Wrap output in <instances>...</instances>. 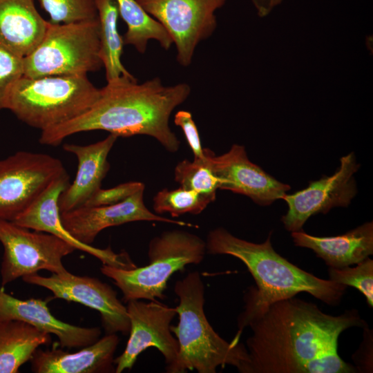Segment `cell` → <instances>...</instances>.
Returning <instances> with one entry per match:
<instances>
[{
  "label": "cell",
  "mask_w": 373,
  "mask_h": 373,
  "mask_svg": "<svg viewBox=\"0 0 373 373\" xmlns=\"http://www.w3.org/2000/svg\"><path fill=\"white\" fill-rule=\"evenodd\" d=\"M367 326L356 309L338 316L296 296L271 304L248 327V362L241 373H353L338 352L340 334Z\"/></svg>",
  "instance_id": "cell-1"
},
{
  "label": "cell",
  "mask_w": 373,
  "mask_h": 373,
  "mask_svg": "<svg viewBox=\"0 0 373 373\" xmlns=\"http://www.w3.org/2000/svg\"><path fill=\"white\" fill-rule=\"evenodd\" d=\"M191 93L186 83L164 85L159 77L139 84L135 77H121L100 88L97 102L82 115L41 131V144L57 146L75 133L102 130L117 137L145 135L175 153L180 141L169 126L174 109Z\"/></svg>",
  "instance_id": "cell-2"
},
{
  "label": "cell",
  "mask_w": 373,
  "mask_h": 373,
  "mask_svg": "<svg viewBox=\"0 0 373 373\" xmlns=\"http://www.w3.org/2000/svg\"><path fill=\"white\" fill-rule=\"evenodd\" d=\"M271 232L262 243L234 236L222 227L210 231L206 241L209 254H227L240 260L256 282L245 292L244 310L238 317V332L260 316L273 303L306 292L329 305L340 303L346 286L320 278L292 264L274 249Z\"/></svg>",
  "instance_id": "cell-3"
},
{
  "label": "cell",
  "mask_w": 373,
  "mask_h": 373,
  "mask_svg": "<svg viewBox=\"0 0 373 373\" xmlns=\"http://www.w3.org/2000/svg\"><path fill=\"white\" fill-rule=\"evenodd\" d=\"M174 291L179 298L175 307L179 317L176 326L170 329L178 342L179 350L168 373H216L219 366L236 367L241 372L248 362V352L236 335L231 342L220 336L209 323L204 310V285L198 271L189 273L178 280Z\"/></svg>",
  "instance_id": "cell-4"
},
{
  "label": "cell",
  "mask_w": 373,
  "mask_h": 373,
  "mask_svg": "<svg viewBox=\"0 0 373 373\" xmlns=\"http://www.w3.org/2000/svg\"><path fill=\"white\" fill-rule=\"evenodd\" d=\"M100 95L86 75L22 76L11 86L6 102L19 119L41 131L82 115Z\"/></svg>",
  "instance_id": "cell-5"
},
{
  "label": "cell",
  "mask_w": 373,
  "mask_h": 373,
  "mask_svg": "<svg viewBox=\"0 0 373 373\" xmlns=\"http://www.w3.org/2000/svg\"><path fill=\"white\" fill-rule=\"evenodd\" d=\"M206 251V242L198 236L180 229L166 231L150 241L147 265L124 269L102 264L100 271L113 280L125 302L162 300L171 276L188 265L200 263Z\"/></svg>",
  "instance_id": "cell-6"
},
{
  "label": "cell",
  "mask_w": 373,
  "mask_h": 373,
  "mask_svg": "<svg viewBox=\"0 0 373 373\" xmlns=\"http://www.w3.org/2000/svg\"><path fill=\"white\" fill-rule=\"evenodd\" d=\"M98 17L81 21L52 23L37 48L23 57V76L80 75L99 70Z\"/></svg>",
  "instance_id": "cell-7"
},
{
  "label": "cell",
  "mask_w": 373,
  "mask_h": 373,
  "mask_svg": "<svg viewBox=\"0 0 373 373\" xmlns=\"http://www.w3.org/2000/svg\"><path fill=\"white\" fill-rule=\"evenodd\" d=\"M0 242L3 247L0 269L2 287L41 270L66 272L62 260L75 250L52 234L31 231L3 218H0Z\"/></svg>",
  "instance_id": "cell-8"
},
{
  "label": "cell",
  "mask_w": 373,
  "mask_h": 373,
  "mask_svg": "<svg viewBox=\"0 0 373 373\" xmlns=\"http://www.w3.org/2000/svg\"><path fill=\"white\" fill-rule=\"evenodd\" d=\"M67 173L57 157L18 151L0 160V218L13 221L56 179Z\"/></svg>",
  "instance_id": "cell-9"
},
{
  "label": "cell",
  "mask_w": 373,
  "mask_h": 373,
  "mask_svg": "<svg viewBox=\"0 0 373 373\" xmlns=\"http://www.w3.org/2000/svg\"><path fill=\"white\" fill-rule=\"evenodd\" d=\"M167 31L175 45L178 62L189 66L198 46L217 26L216 11L227 0H136Z\"/></svg>",
  "instance_id": "cell-10"
},
{
  "label": "cell",
  "mask_w": 373,
  "mask_h": 373,
  "mask_svg": "<svg viewBox=\"0 0 373 373\" xmlns=\"http://www.w3.org/2000/svg\"><path fill=\"white\" fill-rule=\"evenodd\" d=\"M22 280L28 284L50 291L55 298L78 303L97 311L106 334H129L130 321L126 307L119 300L117 292L107 283L87 276L74 275L68 271L44 276L38 273Z\"/></svg>",
  "instance_id": "cell-11"
},
{
  "label": "cell",
  "mask_w": 373,
  "mask_h": 373,
  "mask_svg": "<svg viewBox=\"0 0 373 373\" xmlns=\"http://www.w3.org/2000/svg\"><path fill=\"white\" fill-rule=\"evenodd\" d=\"M126 306L130 321L129 338L121 355L114 358L115 373L131 370L138 356L146 349H157L165 359L166 367L175 361L179 350L177 338L170 329L177 314L175 307L157 300H129Z\"/></svg>",
  "instance_id": "cell-12"
},
{
  "label": "cell",
  "mask_w": 373,
  "mask_h": 373,
  "mask_svg": "<svg viewBox=\"0 0 373 373\" xmlns=\"http://www.w3.org/2000/svg\"><path fill=\"white\" fill-rule=\"evenodd\" d=\"M359 167L354 153H349L341 158L332 175L312 181L293 194L286 193L283 199L288 209L281 218L285 228L291 232L301 231L311 216L325 214L335 207H347L357 191L354 175Z\"/></svg>",
  "instance_id": "cell-13"
},
{
  "label": "cell",
  "mask_w": 373,
  "mask_h": 373,
  "mask_svg": "<svg viewBox=\"0 0 373 373\" xmlns=\"http://www.w3.org/2000/svg\"><path fill=\"white\" fill-rule=\"evenodd\" d=\"M209 166L219 180V189L229 190L267 206L283 199L290 186L281 182L251 162L243 146L233 144L221 155L207 149Z\"/></svg>",
  "instance_id": "cell-14"
},
{
  "label": "cell",
  "mask_w": 373,
  "mask_h": 373,
  "mask_svg": "<svg viewBox=\"0 0 373 373\" xmlns=\"http://www.w3.org/2000/svg\"><path fill=\"white\" fill-rule=\"evenodd\" d=\"M144 191L140 190L126 200L115 204L84 206L61 213V223L73 238L89 245L104 229L131 222L157 221L198 227L191 223L171 220L152 213L144 204Z\"/></svg>",
  "instance_id": "cell-15"
},
{
  "label": "cell",
  "mask_w": 373,
  "mask_h": 373,
  "mask_svg": "<svg viewBox=\"0 0 373 373\" xmlns=\"http://www.w3.org/2000/svg\"><path fill=\"white\" fill-rule=\"evenodd\" d=\"M69 175L66 173L55 180L44 191L12 222L17 224L52 234L78 249L93 256L102 264L117 268L130 269L137 267L128 254L123 251L115 253L110 247L100 249L84 244L73 238L64 227L60 218L58 200L69 184Z\"/></svg>",
  "instance_id": "cell-16"
},
{
  "label": "cell",
  "mask_w": 373,
  "mask_h": 373,
  "mask_svg": "<svg viewBox=\"0 0 373 373\" xmlns=\"http://www.w3.org/2000/svg\"><path fill=\"white\" fill-rule=\"evenodd\" d=\"M46 300H21L7 294L0 286V321L19 320L41 332L55 335L61 347L79 348L93 344L102 334L98 327H86L57 319L50 312Z\"/></svg>",
  "instance_id": "cell-17"
},
{
  "label": "cell",
  "mask_w": 373,
  "mask_h": 373,
  "mask_svg": "<svg viewBox=\"0 0 373 373\" xmlns=\"http://www.w3.org/2000/svg\"><path fill=\"white\" fill-rule=\"evenodd\" d=\"M117 137L110 133L105 139L88 145H63L66 151L77 157L78 166L75 180L59 198L60 213L84 206L101 188L102 182L110 167L108 155Z\"/></svg>",
  "instance_id": "cell-18"
},
{
  "label": "cell",
  "mask_w": 373,
  "mask_h": 373,
  "mask_svg": "<svg viewBox=\"0 0 373 373\" xmlns=\"http://www.w3.org/2000/svg\"><path fill=\"white\" fill-rule=\"evenodd\" d=\"M119 342L117 334H110L73 353L55 347L38 348L30 361L31 370L35 373L115 372L114 354Z\"/></svg>",
  "instance_id": "cell-19"
},
{
  "label": "cell",
  "mask_w": 373,
  "mask_h": 373,
  "mask_svg": "<svg viewBox=\"0 0 373 373\" xmlns=\"http://www.w3.org/2000/svg\"><path fill=\"white\" fill-rule=\"evenodd\" d=\"M296 246L312 249L329 267L357 264L373 254V222H367L344 234L318 237L303 230L291 232Z\"/></svg>",
  "instance_id": "cell-20"
},
{
  "label": "cell",
  "mask_w": 373,
  "mask_h": 373,
  "mask_svg": "<svg viewBox=\"0 0 373 373\" xmlns=\"http://www.w3.org/2000/svg\"><path fill=\"white\" fill-rule=\"evenodd\" d=\"M48 21L37 10L34 0H0V44L26 57L42 40Z\"/></svg>",
  "instance_id": "cell-21"
},
{
  "label": "cell",
  "mask_w": 373,
  "mask_h": 373,
  "mask_svg": "<svg viewBox=\"0 0 373 373\" xmlns=\"http://www.w3.org/2000/svg\"><path fill=\"white\" fill-rule=\"evenodd\" d=\"M51 343L50 334L19 320L0 321V373H17L35 351Z\"/></svg>",
  "instance_id": "cell-22"
},
{
  "label": "cell",
  "mask_w": 373,
  "mask_h": 373,
  "mask_svg": "<svg viewBox=\"0 0 373 373\" xmlns=\"http://www.w3.org/2000/svg\"><path fill=\"white\" fill-rule=\"evenodd\" d=\"M99 24V56L107 82L121 77H135L122 61L123 37L117 27L119 11L115 0H95Z\"/></svg>",
  "instance_id": "cell-23"
},
{
  "label": "cell",
  "mask_w": 373,
  "mask_h": 373,
  "mask_svg": "<svg viewBox=\"0 0 373 373\" xmlns=\"http://www.w3.org/2000/svg\"><path fill=\"white\" fill-rule=\"evenodd\" d=\"M119 15L127 26L123 37L124 45H131L144 54L150 40L157 41L169 50L173 40L162 25L151 16L136 0H115Z\"/></svg>",
  "instance_id": "cell-24"
},
{
  "label": "cell",
  "mask_w": 373,
  "mask_h": 373,
  "mask_svg": "<svg viewBox=\"0 0 373 373\" xmlns=\"http://www.w3.org/2000/svg\"><path fill=\"white\" fill-rule=\"evenodd\" d=\"M204 153L202 158L194 159L193 162L188 160L180 162L175 168V180L180 186L193 190L215 201L219 180L209 166L207 148L204 149Z\"/></svg>",
  "instance_id": "cell-25"
},
{
  "label": "cell",
  "mask_w": 373,
  "mask_h": 373,
  "mask_svg": "<svg viewBox=\"0 0 373 373\" xmlns=\"http://www.w3.org/2000/svg\"><path fill=\"white\" fill-rule=\"evenodd\" d=\"M213 201L207 195L180 186L158 191L153 199V208L157 214L169 213L172 217L184 213L198 215Z\"/></svg>",
  "instance_id": "cell-26"
},
{
  "label": "cell",
  "mask_w": 373,
  "mask_h": 373,
  "mask_svg": "<svg viewBox=\"0 0 373 373\" xmlns=\"http://www.w3.org/2000/svg\"><path fill=\"white\" fill-rule=\"evenodd\" d=\"M50 22L66 23L98 17L95 0H38Z\"/></svg>",
  "instance_id": "cell-27"
},
{
  "label": "cell",
  "mask_w": 373,
  "mask_h": 373,
  "mask_svg": "<svg viewBox=\"0 0 373 373\" xmlns=\"http://www.w3.org/2000/svg\"><path fill=\"white\" fill-rule=\"evenodd\" d=\"M356 265L354 267H329V280L356 288L365 297L369 307H372L373 260L368 257Z\"/></svg>",
  "instance_id": "cell-28"
},
{
  "label": "cell",
  "mask_w": 373,
  "mask_h": 373,
  "mask_svg": "<svg viewBox=\"0 0 373 373\" xmlns=\"http://www.w3.org/2000/svg\"><path fill=\"white\" fill-rule=\"evenodd\" d=\"M23 76V57L0 44V111L6 109V102L12 84Z\"/></svg>",
  "instance_id": "cell-29"
},
{
  "label": "cell",
  "mask_w": 373,
  "mask_h": 373,
  "mask_svg": "<svg viewBox=\"0 0 373 373\" xmlns=\"http://www.w3.org/2000/svg\"><path fill=\"white\" fill-rule=\"evenodd\" d=\"M143 189H144V184L140 182H128L107 189L100 188L90 198L84 206L98 207L115 204L126 200L136 192Z\"/></svg>",
  "instance_id": "cell-30"
},
{
  "label": "cell",
  "mask_w": 373,
  "mask_h": 373,
  "mask_svg": "<svg viewBox=\"0 0 373 373\" xmlns=\"http://www.w3.org/2000/svg\"><path fill=\"white\" fill-rule=\"evenodd\" d=\"M174 123L182 130L186 140L194 155V159L204 157V149L201 145L199 132L191 113L184 110L178 111L174 115Z\"/></svg>",
  "instance_id": "cell-31"
}]
</instances>
